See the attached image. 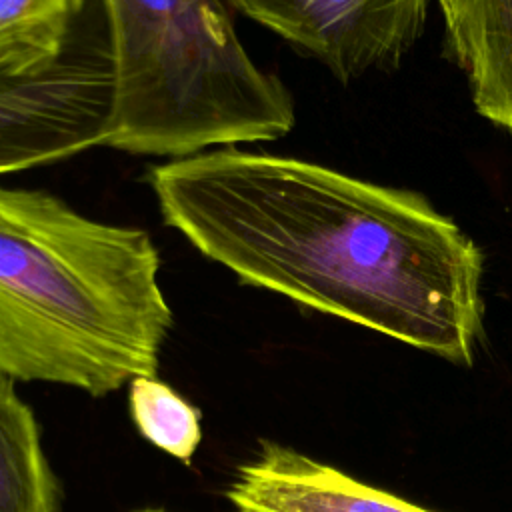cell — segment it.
I'll return each instance as SVG.
<instances>
[{
	"label": "cell",
	"mask_w": 512,
	"mask_h": 512,
	"mask_svg": "<svg viewBox=\"0 0 512 512\" xmlns=\"http://www.w3.org/2000/svg\"><path fill=\"white\" fill-rule=\"evenodd\" d=\"M234 512H434L262 438L224 492Z\"/></svg>",
	"instance_id": "obj_6"
},
{
	"label": "cell",
	"mask_w": 512,
	"mask_h": 512,
	"mask_svg": "<svg viewBox=\"0 0 512 512\" xmlns=\"http://www.w3.org/2000/svg\"><path fill=\"white\" fill-rule=\"evenodd\" d=\"M88 0H0V68L32 74L70 46Z\"/></svg>",
	"instance_id": "obj_9"
},
{
	"label": "cell",
	"mask_w": 512,
	"mask_h": 512,
	"mask_svg": "<svg viewBox=\"0 0 512 512\" xmlns=\"http://www.w3.org/2000/svg\"><path fill=\"white\" fill-rule=\"evenodd\" d=\"M128 412L138 434L164 454L190 464L202 442V414L158 376L128 382Z\"/></svg>",
	"instance_id": "obj_10"
},
{
	"label": "cell",
	"mask_w": 512,
	"mask_h": 512,
	"mask_svg": "<svg viewBox=\"0 0 512 512\" xmlns=\"http://www.w3.org/2000/svg\"><path fill=\"white\" fill-rule=\"evenodd\" d=\"M476 110L512 132V0H438Z\"/></svg>",
	"instance_id": "obj_7"
},
{
	"label": "cell",
	"mask_w": 512,
	"mask_h": 512,
	"mask_svg": "<svg viewBox=\"0 0 512 512\" xmlns=\"http://www.w3.org/2000/svg\"><path fill=\"white\" fill-rule=\"evenodd\" d=\"M340 80L386 68L420 36L428 0H226Z\"/></svg>",
	"instance_id": "obj_5"
},
{
	"label": "cell",
	"mask_w": 512,
	"mask_h": 512,
	"mask_svg": "<svg viewBox=\"0 0 512 512\" xmlns=\"http://www.w3.org/2000/svg\"><path fill=\"white\" fill-rule=\"evenodd\" d=\"M148 182L164 222L240 282L472 364L482 256L422 196L234 146Z\"/></svg>",
	"instance_id": "obj_1"
},
{
	"label": "cell",
	"mask_w": 512,
	"mask_h": 512,
	"mask_svg": "<svg viewBox=\"0 0 512 512\" xmlns=\"http://www.w3.org/2000/svg\"><path fill=\"white\" fill-rule=\"evenodd\" d=\"M0 374V512H62L64 490L32 406Z\"/></svg>",
	"instance_id": "obj_8"
},
{
	"label": "cell",
	"mask_w": 512,
	"mask_h": 512,
	"mask_svg": "<svg viewBox=\"0 0 512 512\" xmlns=\"http://www.w3.org/2000/svg\"><path fill=\"white\" fill-rule=\"evenodd\" d=\"M112 100L108 28L88 30L84 14L54 64L32 74L0 68V176L106 144Z\"/></svg>",
	"instance_id": "obj_4"
},
{
	"label": "cell",
	"mask_w": 512,
	"mask_h": 512,
	"mask_svg": "<svg viewBox=\"0 0 512 512\" xmlns=\"http://www.w3.org/2000/svg\"><path fill=\"white\" fill-rule=\"evenodd\" d=\"M150 236L0 186V374L102 398L156 376L172 328Z\"/></svg>",
	"instance_id": "obj_2"
},
{
	"label": "cell",
	"mask_w": 512,
	"mask_h": 512,
	"mask_svg": "<svg viewBox=\"0 0 512 512\" xmlns=\"http://www.w3.org/2000/svg\"><path fill=\"white\" fill-rule=\"evenodd\" d=\"M112 74L104 146L186 158L282 138L286 86L244 50L224 0H102Z\"/></svg>",
	"instance_id": "obj_3"
}]
</instances>
